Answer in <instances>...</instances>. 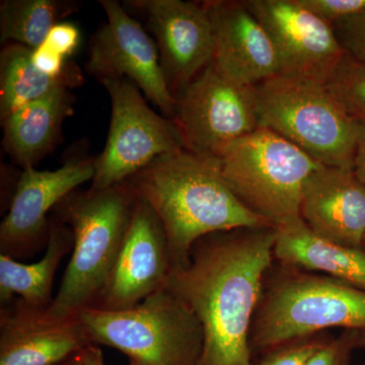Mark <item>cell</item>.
I'll return each instance as SVG.
<instances>
[{
	"instance_id": "obj_16",
	"label": "cell",
	"mask_w": 365,
	"mask_h": 365,
	"mask_svg": "<svg viewBox=\"0 0 365 365\" xmlns=\"http://www.w3.org/2000/svg\"><path fill=\"white\" fill-rule=\"evenodd\" d=\"M300 217L329 241L364 248L365 184L353 169L321 165L302 189Z\"/></svg>"
},
{
	"instance_id": "obj_6",
	"label": "cell",
	"mask_w": 365,
	"mask_h": 365,
	"mask_svg": "<svg viewBox=\"0 0 365 365\" xmlns=\"http://www.w3.org/2000/svg\"><path fill=\"white\" fill-rule=\"evenodd\" d=\"M93 344L145 365H198L203 333L195 314L165 285L123 311L88 307L78 314Z\"/></svg>"
},
{
	"instance_id": "obj_30",
	"label": "cell",
	"mask_w": 365,
	"mask_h": 365,
	"mask_svg": "<svg viewBox=\"0 0 365 365\" xmlns=\"http://www.w3.org/2000/svg\"><path fill=\"white\" fill-rule=\"evenodd\" d=\"M353 170L359 178L360 181L365 184V134L360 139L359 146H357Z\"/></svg>"
},
{
	"instance_id": "obj_15",
	"label": "cell",
	"mask_w": 365,
	"mask_h": 365,
	"mask_svg": "<svg viewBox=\"0 0 365 365\" xmlns=\"http://www.w3.org/2000/svg\"><path fill=\"white\" fill-rule=\"evenodd\" d=\"M212 24L216 66L242 85L254 86L279 74L268 34L244 1L202 2Z\"/></svg>"
},
{
	"instance_id": "obj_29",
	"label": "cell",
	"mask_w": 365,
	"mask_h": 365,
	"mask_svg": "<svg viewBox=\"0 0 365 365\" xmlns=\"http://www.w3.org/2000/svg\"><path fill=\"white\" fill-rule=\"evenodd\" d=\"M74 365H105L102 350L96 344L88 345L73 357Z\"/></svg>"
},
{
	"instance_id": "obj_4",
	"label": "cell",
	"mask_w": 365,
	"mask_h": 365,
	"mask_svg": "<svg viewBox=\"0 0 365 365\" xmlns=\"http://www.w3.org/2000/svg\"><path fill=\"white\" fill-rule=\"evenodd\" d=\"M269 283L255 314L251 345L269 352L331 328L365 332V290L285 267Z\"/></svg>"
},
{
	"instance_id": "obj_3",
	"label": "cell",
	"mask_w": 365,
	"mask_h": 365,
	"mask_svg": "<svg viewBox=\"0 0 365 365\" xmlns=\"http://www.w3.org/2000/svg\"><path fill=\"white\" fill-rule=\"evenodd\" d=\"M136 195L126 182L104 190L72 192L55 207L73 234L72 254L61 284L45 316L76 318L91 307L116 261Z\"/></svg>"
},
{
	"instance_id": "obj_1",
	"label": "cell",
	"mask_w": 365,
	"mask_h": 365,
	"mask_svg": "<svg viewBox=\"0 0 365 365\" xmlns=\"http://www.w3.org/2000/svg\"><path fill=\"white\" fill-rule=\"evenodd\" d=\"M277 230L241 228L207 235L185 265L173 268L167 287L202 328L198 365H254L251 331L272 266Z\"/></svg>"
},
{
	"instance_id": "obj_21",
	"label": "cell",
	"mask_w": 365,
	"mask_h": 365,
	"mask_svg": "<svg viewBox=\"0 0 365 365\" xmlns=\"http://www.w3.org/2000/svg\"><path fill=\"white\" fill-rule=\"evenodd\" d=\"M33 50L21 44L7 45L0 53V119L4 121L16 110L60 88L69 90L83 79L55 78L35 66Z\"/></svg>"
},
{
	"instance_id": "obj_19",
	"label": "cell",
	"mask_w": 365,
	"mask_h": 365,
	"mask_svg": "<svg viewBox=\"0 0 365 365\" xmlns=\"http://www.w3.org/2000/svg\"><path fill=\"white\" fill-rule=\"evenodd\" d=\"M274 258L285 267L323 274L365 290V250L319 237L304 220L276 228Z\"/></svg>"
},
{
	"instance_id": "obj_25",
	"label": "cell",
	"mask_w": 365,
	"mask_h": 365,
	"mask_svg": "<svg viewBox=\"0 0 365 365\" xmlns=\"http://www.w3.org/2000/svg\"><path fill=\"white\" fill-rule=\"evenodd\" d=\"M359 331L344 330L335 339L327 341L306 365H349L350 355L359 347Z\"/></svg>"
},
{
	"instance_id": "obj_17",
	"label": "cell",
	"mask_w": 365,
	"mask_h": 365,
	"mask_svg": "<svg viewBox=\"0 0 365 365\" xmlns=\"http://www.w3.org/2000/svg\"><path fill=\"white\" fill-rule=\"evenodd\" d=\"M91 344L78 317L50 319L21 300L1 311L0 365H59Z\"/></svg>"
},
{
	"instance_id": "obj_5",
	"label": "cell",
	"mask_w": 365,
	"mask_h": 365,
	"mask_svg": "<svg viewBox=\"0 0 365 365\" xmlns=\"http://www.w3.org/2000/svg\"><path fill=\"white\" fill-rule=\"evenodd\" d=\"M254 91L259 127L282 136L321 165L353 169L365 129L327 85L277 74Z\"/></svg>"
},
{
	"instance_id": "obj_26",
	"label": "cell",
	"mask_w": 365,
	"mask_h": 365,
	"mask_svg": "<svg viewBox=\"0 0 365 365\" xmlns=\"http://www.w3.org/2000/svg\"><path fill=\"white\" fill-rule=\"evenodd\" d=\"M299 2L319 20L332 26L365 9V0H299Z\"/></svg>"
},
{
	"instance_id": "obj_24",
	"label": "cell",
	"mask_w": 365,
	"mask_h": 365,
	"mask_svg": "<svg viewBox=\"0 0 365 365\" xmlns=\"http://www.w3.org/2000/svg\"><path fill=\"white\" fill-rule=\"evenodd\" d=\"M326 342L318 335L294 341L267 352L258 365H306Z\"/></svg>"
},
{
	"instance_id": "obj_8",
	"label": "cell",
	"mask_w": 365,
	"mask_h": 365,
	"mask_svg": "<svg viewBox=\"0 0 365 365\" xmlns=\"http://www.w3.org/2000/svg\"><path fill=\"white\" fill-rule=\"evenodd\" d=\"M100 83L111 98V121L104 150L95 158L91 189L122 184L155 158L184 150L177 125L153 111L138 86L125 78Z\"/></svg>"
},
{
	"instance_id": "obj_9",
	"label": "cell",
	"mask_w": 365,
	"mask_h": 365,
	"mask_svg": "<svg viewBox=\"0 0 365 365\" xmlns=\"http://www.w3.org/2000/svg\"><path fill=\"white\" fill-rule=\"evenodd\" d=\"M172 120L185 150L220 158L230 144L259 128L254 86L228 78L212 60L175 95Z\"/></svg>"
},
{
	"instance_id": "obj_33",
	"label": "cell",
	"mask_w": 365,
	"mask_h": 365,
	"mask_svg": "<svg viewBox=\"0 0 365 365\" xmlns=\"http://www.w3.org/2000/svg\"><path fill=\"white\" fill-rule=\"evenodd\" d=\"M129 361H130V365H145L141 364V362L136 361V360H129Z\"/></svg>"
},
{
	"instance_id": "obj_13",
	"label": "cell",
	"mask_w": 365,
	"mask_h": 365,
	"mask_svg": "<svg viewBox=\"0 0 365 365\" xmlns=\"http://www.w3.org/2000/svg\"><path fill=\"white\" fill-rule=\"evenodd\" d=\"M153 36L165 81L173 95L188 85L215 56L212 24L202 2L130 0Z\"/></svg>"
},
{
	"instance_id": "obj_10",
	"label": "cell",
	"mask_w": 365,
	"mask_h": 365,
	"mask_svg": "<svg viewBox=\"0 0 365 365\" xmlns=\"http://www.w3.org/2000/svg\"><path fill=\"white\" fill-rule=\"evenodd\" d=\"M107 16L91 37L86 71L102 81L125 78L172 119L175 97L170 91L155 40L116 0H101Z\"/></svg>"
},
{
	"instance_id": "obj_34",
	"label": "cell",
	"mask_w": 365,
	"mask_h": 365,
	"mask_svg": "<svg viewBox=\"0 0 365 365\" xmlns=\"http://www.w3.org/2000/svg\"><path fill=\"white\" fill-rule=\"evenodd\" d=\"M364 248H365V235H364Z\"/></svg>"
},
{
	"instance_id": "obj_32",
	"label": "cell",
	"mask_w": 365,
	"mask_h": 365,
	"mask_svg": "<svg viewBox=\"0 0 365 365\" xmlns=\"http://www.w3.org/2000/svg\"><path fill=\"white\" fill-rule=\"evenodd\" d=\"M73 357L72 356L71 359L67 360V361L63 362V364H59V365H74V360Z\"/></svg>"
},
{
	"instance_id": "obj_20",
	"label": "cell",
	"mask_w": 365,
	"mask_h": 365,
	"mask_svg": "<svg viewBox=\"0 0 365 365\" xmlns=\"http://www.w3.org/2000/svg\"><path fill=\"white\" fill-rule=\"evenodd\" d=\"M71 228L55 218L50 222L49 235L43 258L33 264H24L0 254V300L2 307L14 295L26 307L44 312L52 304V285L60 262L72 249Z\"/></svg>"
},
{
	"instance_id": "obj_28",
	"label": "cell",
	"mask_w": 365,
	"mask_h": 365,
	"mask_svg": "<svg viewBox=\"0 0 365 365\" xmlns=\"http://www.w3.org/2000/svg\"><path fill=\"white\" fill-rule=\"evenodd\" d=\"M81 39L78 26L68 21H60L48 34L44 44L69 59L81 44Z\"/></svg>"
},
{
	"instance_id": "obj_2",
	"label": "cell",
	"mask_w": 365,
	"mask_h": 365,
	"mask_svg": "<svg viewBox=\"0 0 365 365\" xmlns=\"http://www.w3.org/2000/svg\"><path fill=\"white\" fill-rule=\"evenodd\" d=\"M126 182L162 222L173 268L185 265L194 246L207 235L272 227L232 193L217 157L184 148L155 158Z\"/></svg>"
},
{
	"instance_id": "obj_18",
	"label": "cell",
	"mask_w": 365,
	"mask_h": 365,
	"mask_svg": "<svg viewBox=\"0 0 365 365\" xmlns=\"http://www.w3.org/2000/svg\"><path fill=\"white\" fill-rule=\"evenodd\" d=\"M74 103L71 90L60 88L16 110L1 122L4 151L21 169L35 168L58 144Z\"/></svg>"
},
{
	"instance_id": "obj_14",
	"label": "cell",
	"mask_w": 365,
	"mask_h": 365,
	"mask_svg": "<svg viewBox=\"0 0 365 365\" xmlns=\"http://www.w3.org/2000/svg\"><path fill=\"white\" fill-rule=\"evenodd\" d=\"M95 158L67 160L55 170H23L9 206L0 225L1 254L11 258L32 253L48 242V213L83 182L93 181Z\"/></svg>"
},
{
	"instance_id": "obj_12",
	"label": "cell",
	"mask_w": 365,
	"mask_h": 365,
	"mask_svg": "<svg viewBox=\"0 0 365 365\" xmlns=\"http://www.w3.org/2000/svg\"><path fill=\"white\" fill-rule=\"evenodd\" d=\"M173 260L167 235L153 208L136 196L121 248L104 287L91 307L123 311L167 285Z\"/></svg>"
},
{
	"instance_id": "obj_27",
	"label": "cell",
	"mask_w": 365,
	"mask_h": 365,
	"mask_svg": "<svg viewBox=\"0 0 365 365\" xmlns=\"http://www.w3.org/2000/svg\"><path fill=\"white\" fill-rule=\"evenodd\" d=\"M333 28L345 51L365 63V9L338 21Z\"/></svg>"
},
{
	"instance_id": "obj_23",
	"label": "cell",
	"mask_w": 365,
	"mask_h": 365,
	"mask_svg": "<svg viewBox=\"0 0 365 365\" xmlns=\"http://www.w3.org/2000/svg\"><path fill=\"white\" fill-rule=\"evenodd\" d=\"M327 88L347 114L365 129V63L346 52Z\"/></svg>"
},
{
	"instance_id": "obj_31",
	"label": "cell",
	"mask_w": 365,
	"mask_h": 365,
	"mask_svg": "<svg viewBox=\"0 0 365 365\" xmlns=\"http://www.w3.org/2000/svg\"><path fill=\"white\" fill-rule=\"evenodd\" d=\"M359 347H365V332L359 334Z\"/></svg>"
},
{
	"instance_id": "obj_7",
	"label": "cell",
	"mask_w": 365,
	"mask_h": 365,
	"mask_svg": "<svg viewBox=\"0 0 365 365\" xmlns=\"http://www.w3.org/2000/svg\"><path fill=\"white\" fill-rule=\"evenodd\" d=\"M220 158L232 193L275 228L302 220V189L323 165L263 127L230 144Z\"/></svg>"
},
{
	"instance_id": "obj_22",
	"label": "cell",
	"mask_w": 365,
	"mask_h": 365,
	"mask_svg": "<svg viewBox=\"0 0 365 365\" xmlns=\"http://www.w3.org/2000/svg\"><path fill=\"white\" fill-rule=\"evenodd\" d=\"M71 0H2L0 1V40L36 49L51 29L76 11Z\"/></svg>"
},
{
	"instance_id": "obj_11",
	"label": "cell",
	"mask_w": 365,
	"mask_h": 365,
	"mask_svg": "<svg viewBox=\"0 0 365 365\" xmlns=\"http://www.w3.org/2000/svg\"><path fill=\"white\" fill-rule=\"evenodd\" d=\"M268 34L279 74L327 85L345 55L332 26L299 0H244Z\"/></svg>"
}]
</instances>
